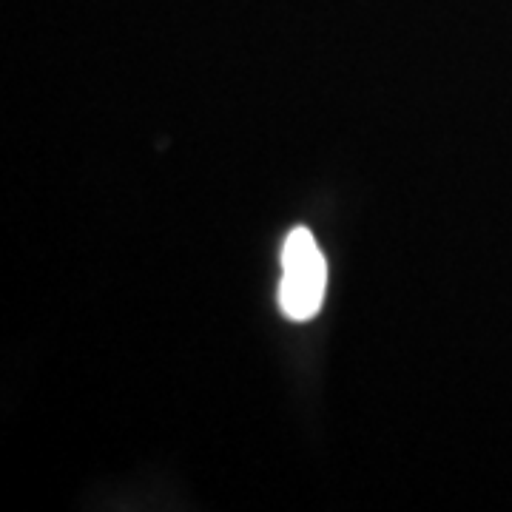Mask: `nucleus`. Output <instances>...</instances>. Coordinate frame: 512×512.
Masks as SVG:
<instances>
[{
  "label": "nucleus",
  "instance_id": "1",
  "mask_svg": "<svg viewBox=\"0 0 512 512\" xmlns=\"http://www.w3.org/2000/svg\"><path fill=\"white\" fill-rule=\"evenodd\" d=\"M328 268L316 239L308 228H293L282 245V282L279 308L293 322H305L319 311L325 296Z\"/></svg>",
  "mask_w": 512,
  "mask_h": 512
}]
</instances>
